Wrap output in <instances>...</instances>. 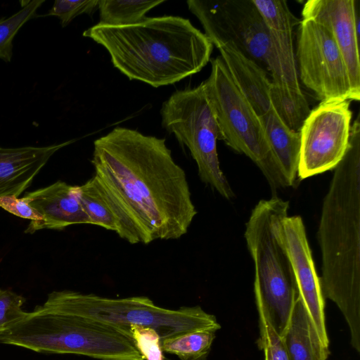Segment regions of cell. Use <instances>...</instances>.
<instances>
[{"label": "cell", "mask_w": 360, "mask_h": 360, "mask_svg": "<svg viewBox=\"0 0 360 360\" xmlns=\"http://www.w3.org/2000/svg\"><path fill=\"white\" fill-rule=\"evenodd\" d=\"M295 57L300 83L321 102L352 100L346 65L326 27L311 19L300 20Z\"/></svg>", "instance_id": "obj_10"}, {"label": "cell", "mask_w": 360, "mask_h": 360, "mask_svg": "<svg viewBox=\"0 0 360 360\" xmlns=\"http://www.w3.org/2000/svg\"><path fill=\"white\" fill-rule=\"evenodd\" d=\"M349 100L321 102L311 110L300 133L297 177L301 179L335 169L343 158L350 136Z\"/></svg>", "instance_id": "obj_11"}, {"label": "cell", "mask_w": 360, "mask_h": 360, "mask_svg": "<svg viewBox=\"0 0 360 360\" xmlns=\"http://www.w3.org/2000/svg\"><path fill=\"white\" fill-rule=\"evenodd\" d=\"M274 162L288 186L297 177L300 133L290 129L271 108L260 117Z\"/></svg>", "instance_id": "obj_19"}, {"label": "cell", "mask_w": 360, "mask_h": 360, "mask_svg": "<svg viewBox=\"0 0 360 360\" xmlns=\"http://www.w3.org/2000/svg\"><path fill=\"white\" fill-rule=\"evenodd\" d=\"M259 338L258 345L263 350L264 360H289L282 338L272 328L264 313L257 309Z\"/></svg>", "instance_id": "obj_26"}, {"label": "cell", "mask_w": 360, "mask_h": 360, "mask_svg": "<svg viewBox=\"0 0 360 360\" xmlns=\"http://www.w3.org/2000/svg\"><path fill=\"white\" fill-rule=\"evenodd\" d=\"M160 115L162 126L190 150L201 181L224 198H232L234 193L220 168L219 129L203 82L174 92L162 103Z\"/></svg>", "instance_id": "obj_8"}, {"label": "cell", "mask_w": 360, "mask_h": 360, "mask_svg": "<svg viewBox=\"0 0 360 360\" xmlns=\"http://www.w3.org/2000/svg\"><path fill=\"white\" fill-rule=\"evenodd\" d=\"M129 332L136 348L145 360H165L161 338L154 328L131 325Z\"/></svg>", "instance_id": "obj_25"}, {"label": "cell", "mask_w": 360, "mask_h": 360, "mask_svg": "<svg viewBox=\"0 0 360 360\" xmlns=\"http://www.w3.org/2000/svg\"><path fill=\"white\" fill-rule=\"evenodd\" d=\"M186 3L213 46L232 44L269 76V32L252 0H188Z\"/></svg>", "instance_id": "obj_9"}, {"label": "cell", "mask_w": 360, "mask_h": 360, "mask_svg": "<svg viewBox=\"0 0 360 360\" xmlns=\"http://www.w3.org/2000/svg\"><path fill=\"white\" fill-rule=\"evenodd\" d=\"M357 0H309L302 19L321 23L331 33L346 65L352 100H360L359 26L355 20Z\"/></svg>", "instance_id": "obj_14"}, {"label": "cell", "mask_w": 360, "mask_h": 360, "mask_svg": "<svg viewBox=\"0 0 360 360\" xmlns=\"http://www.w3.org/2000/svg\"><path fill=\"white\" fill-rule=\"evenodd\" d=\"M282 340L289 360H326L330 353L322 345L300 297Z\"/></svg>", "instance_id": "obj_20"}, {"label": "cell", "mask_w": 360, "mask_h": 360, "mask_svg": "<svg viewBox=\"0 0 360 360\" xmlns=\"http://www.w3.org/2000/svg\"><path fill=\"white\" fill-rule=\"evenodd\" d=\"M74 187L58 181L27 193L22 199L42 216V219L31 221L25 232L32 233L44 229H63L73 224H91L75 193Z\"/></svg>", "instance_id": "obj_15"}, {"label": "cell", "mask_w": 360, "mask_h": 360, "mask_svg": "<svg viewBox=\"0 0 360 360\" xmlns=\"http://www.w3.org/2000/svg\"><path fill=\"white\" fill-rule=\"evenodd\" d=\"M163 2L165 0H99L98 24L113 27L134 25L143 20L147 12Z\"/></svg>", "instance_id": "obj_22"}, {"label": "cell", "mask_w": 360, "mask_h": 360, "mask_svg": "<svg viewBox=\"0 0 360 360\" xmlns=\"http://www.w3.org/2000/svg\"><path fill=\"white\" fill-rule=\"evenodd\" d=\"M99 0H56L46 15L56 16L62 27L67 26L81 14H92L98 8Z\"/></svg>", "instance_id": "obj_28"}, {"label": "cell", "mask_w": 360, "mask_h": 360, "mask_svg": "<svg viewBox=\"0 0 360 360\" xmlns=\"http://www.w3.org/2000/svg\"><path fill=\"white\" fill-rule=\"evenodd\" d=\"M269 32V72L272 83L301 91L295 37L300 20L285 0H252Z\"/></svg>", "instance_id": "obj_13"}, {"label": "cell", "mask_w": 360, "mask_h": 360, "mask_svg": "<svg viewBox=\"0 0 360 360\" xmlns=\"http://www.w3.org/2000/svg\"><path fill=\"white\" fill-rule=\"evenodd\" d=\"M203 82L219 129V140L248 157L272 189L288 187L272 157L260 117L236 86L220 56Z\"/></svg>", "instance_id": "obj_7"}, {"label": "cell", "mask_w": 360, "mask_h": 360, "mask_svg": "<svg viewBox=\"0 0 360 360\" xmlns=\"http://www.w3.org/2000/svg\"><path fill=\"white\" fill-rule=\"evenodd\" d=\"M44 0L25 1L22 8L13 15L0 18V58L11 61L13 56V40L19 30L36 15L37 9Z\"/></svg>", "instance_id": "obj_24"}, {"label": "cell", "mask_w": 360, "mask_h": 360, "mask_svg": "<svg viewBox=\"0 0 360 360\" xmlns=\"http://www.w3.org/2000/svg\"><path fill=\"white\" fill-rule=\"evenodd\" d=\"M94 176L136 227L141 243L185 235L197 210L165 139L117 127L94 143Z\"/></svg>", "instance_id": "obj_1"}, {"label": "cell", "mask_w": 360, "mask_h": 360, "mask_svg": "<svg viewBox=\"0 0 360 360\" xmlns=\"http://www.w3.org/2000/svg\"><path fill=\"white\" fill-rule=\"evenodd\" d=\"M216 331H191L161 340L162 351L177 356L181 360H206Z\"/></svg>", "instance_id": "obj_23"}, {"label": "cell", "mask_w": 360, "mask_h": 360, "mask_svg": "<svg viewBox=\"0 0 360 360\" xmlns=\"http://www.w3.org/2000/svg\"><path fill=\"white\" fill-rule=\"evenodd\" d=\"M288 209L289 202L278 196L261 200L253 208L245 231L255 264L257 309L281 338L299 297L289 257L276 231L278 221L288 216Z\"/></svg>", "instance_id": "obj_4"}, {"label": "cell", "mask_w": 360, "mask_h": 360, "mask_svg": "<svg viewBox=\"0 0 360 360\" xmlns=\"http://www.w3.org/2000/svg\"><path fill=\"white\" fill-rule=\"evenodd\" d=\"M276 231L289 257L299 297L322 345L329 350L324 297L302 217L285 216L281 218L276 224Z\"/></svg>", "instance_id": "obj_12"}, {"label": "cell", "mask_w": 360, "mask_h": 360, "mask_svg": "<svg viewBox=\"0 0 360 360\" xmlns=\"http://www.w3.org/2000/svg\"><path fill=\"white\" fill-rule=\"evenodd\" d=\"M269 98L271 108L290 129L300 131L311 109L302 91L271 82Z\"/></svg>", "instance_id": "obj_21"}, {"label": "cell", "mask_w": 360, "mask_h": 360, "mask_svg": "<svg viewBox=\"0 0 360 360\" xmlns=\"http://www.w3.org/2000/svg\"><path fill=\"white\" fill-rule=\"evenodd\" d=\"M0 207L21 218L29 219L31 221L42 219V216L35 209L25 202L22 198H18L15 195L0 197Z\"/></svg>", "instance_id": "obj_29"}, {"label": "cell", "mask_w": 360, "mask_h": 360, "mask_svg": "<svg viewBox=\"0 0 360 360\" xmlns=\"http://www.w3.org/2000/svg\"><path fill=\"white\" fill-rule=\"evenodd\" d=\"M74 140L43 147L0 146V197L19 196L46 164L50 158Z\"/></svg>", "instance_id": "obj_16"}, {"label": "cell", "mask_w": 360, "mask_h": 360, "mask_svg": "<svg viewBox=\"0 0 360 360\" xmlns=\"http://www.w3.org/2000/svg\"><path fill=\"white\" fill-rule=\"evenodd\" d=\"M74 191L91 224L115 231L131 244L141 243L133 221L96 176L81 186H75Z\"/></svg>", "instance_id": "obj_17"}, {"label": "cell", "mask_w": 360, "mask_h": 360, "mask_svg": "<svg viewBox=\"0 0 360 360\" xmlns=\"http://www.w3.org/2000/svg\"><path fill=\"white\" fill-rule=\"evenodd\" d=\"M317 236L323 297L338 306L349 326L351 345L360 352L359 115L323 199Z\"/></svg>", "instance_id": "obj_2"}, {"label": "cell", "mask_w": 360, "mask_h": 360, "mask_svg": "<svg viewBox=\"0 0 360 360\" xmlns=\"http://www.w3.org/2000/svg\"><path fill=\"white\" fill-rule=\"evenodd\" d=\"M83 36L103 46L114 67L130 80L153 87L198 73L213 49L208 37L188 19L175 15L145 17L127 26L96 24Z\"/></svg>", "instance_id": "obj_3"}, {"label": "cell", "mask_w": 360, "mask_h": 360, "mask_svg": "<svg viewBox=\"0 0 360 360\" xmlns=\"http://www.w3.org/2000/svg\"><path fill=\"white\" fill-rule=\"evenodd\" d=\"M232 79L261 117L271 110L269 92L271 80L255 61L232 44L216 46Z\"/></svg>", "instance_id": "obj_18"}, {"label": "cell", "mask_w": 360, "mask_h": 360, "mask_svg": "<svg viewBox=\"0 0 360 360\" xmlns=\"http://www.w3.org/2000/svg\"><path fill=\"white\" fill-rule=\"evenodd\" d=\"M38 307L45 311L107 324L129 335L131 325L149 326L158 332L161 340L187 332L221 328L216 317L200 306L165 309L146 296L108 298L65 290L49 293L44 304Z\"/></svg>", "instance_id": "obj_6"}, {"label": "cell", "mask_w": 360, "mask_h": 360, "mask_svg": "<svg viewBox=\"0 0 360 360\" xmlns=\"http://www.w3.org/2000/svg\"><path fill=\"white\" fill-rule=\"evenodd\" d=\"M25 299L10 290L0 289V335L12 328L28 314L22 309Z\"/></svg>", "instance_id": "obj_27"}, {"label": "cell", "mask_w": 360, "mask_h": 360, "mask_svg": "<svg viewBox=\"0 0 360 360\" xmlns=\"http://www.w3.org/2000/svg\"><path fill=\"white\" fill-rule=\"evenodd\" d=\"M0 343L36 352L72 354L100 360H145L125 330L37 306L0 335Z\"/></svg>", "instance_id": "obj_5"}]
</instances>
